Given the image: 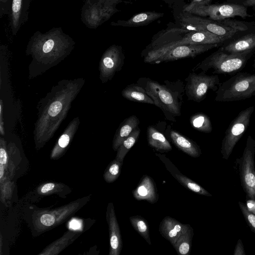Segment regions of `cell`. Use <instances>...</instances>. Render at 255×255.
Returning a JSON list of instances; mask_svg holds the SVG:
<instances>
[{"label":"cell","instance_id":"1","mask_svg":"<svg viewBox=\"0 0 255 255\" xmlns=\"http://www.w3.org/2000/svg\"><path fill=\"white\" fill-rule=\"evenodd\" d=\"M137 84L142 87L153 100L154 105L163 113L167 120L175 122L176 118L181 115L183 96L185 94L184 85L180 80H168L160 84L149 78L138 79Z\"/></svg>","mask_w":255,"mask_h":255},{"label":"cell","instance_id":"2","mask_svg":"<svg viewBox=\"0 0 255 255\" xmlns=\"http://www.w3.org/2000/svg\"><path fill=\"white\" fill-rule=\"evenodd\" d=\"M90 197L86 196L54 209L34 210L28 222L32 235L37 237L64 223L84 207Z\"/></svg>","mask_w":255,"mask_h":255},{"label":"cell","instance_id":"3","mask_svg":"<svg viewBox=\"0 0 255 255\" xmlns=\"http://www.w3.org/2000/svg\"><path fill=\"white\" fill-rule=\"evenodd\" d=\"M255 52L248 51L232 53L220 47L198 64L193 70H201L206 72L213 69L214 74L233 75L243 69Z\"/></svg>","mask_w":255,"mask_h":255},{"label":"cell","instance_id":"4","mask_svg":"<svg viewBox=\"0 0 255 255\" xmlns=\"http://www.w3.org/2000/svg\"><path fill=\"white\" fill-rule=\"evenodd\" d=\"M217 102H233L255 96V74L238 72L221 84L216 91Z\"/></svg>","mask_w":255,"mask_h":255},{"label":"cell","instance_id":"5","mask_svg":"<svg viewBox=\"0 0 255 255\" xmlns=\"http://www.w3.org/2000/svg\"><path fill=\"white\" fill-rule=\"evenodd\" d=\"M74 43L73 39L61 27H53L45 33L35 32L30 39L28 47L34 52L51 55L68 51Z\"/></svg>","mask_w":255,"mask_h":255},{"label":"cell","instance_id":"6","mask_svg":"<svg viewBox=\"0 0 255 255\" xmlns=\"http://www.w3.org/2000/svg\"><path fill=\"white\" fill-rule=\"evenodd\" d=\"M178 21L180 27L189 31H208L220 36L225 41L237 32L234 28L220 22L182 10L178 16Z\"/></svg>","mask_w":255,"mask_h":255},{"label":"cell","instance_id":"7","mask_svg":"<svg viewBox=\"0 0 255 255\" xmlns=\"http://www.w3.org/2000/svg\"><path fill=\"white\" fill-rule=\"evenodd\" d=\"M184 11L219 22L235 16L243 18L251 16L248 13V7L241 4L228 2L197 6Z\"/></svg>","mask_w":255,"mask_h":255},{"label":"cell","instance_id":"8","mask_svg":"<svg viewBox=\"0 0 255 255\" xmlns=\"http://www.w3.org/2000/svg\"><path fill=\"white\" fill-rule=\"evenodd\" d=\"M254 110V106H252L242 110L230 123L222 142L221 152L223 159H228L235 145L247 129Z\"/></svg>","mask_w":255,"mask_h":255},{"label":"cell","instance_id":"9","mask_svg":"<svg viewBox=\"0 0 255 255\" xmlns=\"http://www.w3.org/2000/svg\"><path fill=\"white\" fill-rule=\"evenodd\" d=\"M255 140L249 135L243 155L239 159L240 177L247 199L255 200Z\"/></svg>","mask_w":255,"mask_h":255},{"label":"cell","instance_id":"10","mask_svg":"<svg viewBox=\"0 0 255 255\" xmlns=\"http://www.w3.org/2000/svg\"><path fill=\"white\" fill-rule=\"evenodd\" d=\"M205 72L190 73L185 79V94L188 100L201 102L204 100L209 90L216 91L220 84L217 75H207Z\"/></svg>","mask_w":255,"mask_h":255},{"label":"cell","instance_id":"11","mask_svg":"<svg viewBox=\"0 0 255 255\" xmlns=\"http://www.w3.org/2000/svg\"><path fill=\"white\" fill-rule=\"evenodd\" d=\"M116 6L103 1L93 3L85 1L81 9L82 21L88 28L96 29L120 11Z\"/></svg>","mask_w":255,"mask_h":255},{"label":"cell","instance_id":"12","mask_svg":"<svg viewBox=\"0 0 255 255\" xmlns=\"http://www.w3.org/2000/svg\"><path fill=\"white\" fill-rule=\"evenodd\" d=\"M219 44H187L175 46L162 54L147 60L145 63L159 64L183 58H194L212 49L220 47Z\"/></svg>","mask_w":255,"mask_h":255},{"label":"cell","instance_id":"13","mask_svg":"<svg viewBox=\"0 0 255 255\" xmlns=\"http://www.w3.org/2000/svg\"><path fill=\"white\" fill-rule=\"evenodd\" d=\"M219 47L232 53L255 52V30L237 32Z\"/></svg>","mask_w":255,"mask_h":255},{"label":"cell","instance_id":"14","mask_svg":"<svg viewBox=\"0 0 255 255\" xmlns=\"http://www.w3.org/2000/svg\"><path fill=\"white\" fill-rule=\"evenodd\" d=\"M106 220L109 233V255H120L123 248V241L120 227L113 203H109L107 207Z\"/></svg>","mask_w":255,"mask_h":255},{"label":"cell","instance_id":"15","mask_svg":"<svg viewBox=\"0 0 255 255\" xmlns=\"http://www.w3.org/2000/svg\"><path fill=\"white\" fill-rule=\"evenodd\" d=\"M189 31L182 27H168L162 30L153 36L150 43L143 50L141 54L179 41Z\"/></svg>","mask_w":255,"mask_h":255},{"label":"cell","instance_id":"16","mask_svg":"<svg viewBox=\"0 0 255 255\" xmlns=\"http://www.w3.org/2000/svg\"><path fill=\"white\" fill-rule=\"evenodd\" d=\"M225 40L220 36L208 31L191 30L186 33L181 39L166 45L164 48L168 50L176 46L187 44H219Z\"/></svg>","mask_w":255,"mask_h":255},{"label":"cell","instance_id":"17","mask_svg":"<svg viewBox=\"0 0 255 255\" xmlns=\"http://www.w3.org/2000/svg\"><path fill=\"white\" fill-rule=\"evenodd\" d=\"M31 0H12L8 14L9 26L13 35H16L28 18L29 9Z\"/></svg>","mask_w":255,"mask_h":255},{"label":"cell","instance_id":"18","mask_svg":"<svg viewBox=\"0 0 255 255\" xmlns=\"http://www.w3.org/2000/svg\"><path fill=\"white\" fill-rule=\"evenodd\" d=\"M125 59L122 46L113 45L105 52L102 59L105 75L108 78L121 70Z\"/></svg>","mask_w":255,"mask_h":255},{"label":"cell","instance_id":"19","mask_svg":"<svg viewBox=\"0 0 255 255\" xmlns=\"http://www.w3.org/2000/svg\"><path fill=\"white\" fill-rule=\"evenodd\" d=\"M165 165L166 168L182 186L192 191L206 196L212 195L199 184L182 174L177 167L164 155L156 154Z\"/></svg>","mask_w":255,"mask_h":255},{"label":"cell","instance_id":"20","mask_svg":"<svg viewBox=\"0 0 255 255\" xmlns=\"http://www.w3.org/2000/svg\"><path fill=\"white\" fill-rule=\"evenodd\" d=\"M166 133L172 143L180 150L192 157H198L201 154L199 146L193 140L171 129L169 126Z\"/></svg>","mask_w":255,"mask_h":255},{"label":"cell","instance_id":"21","mask_svg":"<svg viewBox=\"0 0 255 255\" xmlns=\"http://www.w3.org/2000/svg\"><path fill=\"white\" fill-rule=\"evenodd\" d=\"M132 195L137 200H145L151 204L157 202L158 194L155 183L147 175H144L138 185L132 190Z\"/></svg>","mask_w":255,"mask_h":255},{"label":"cell","instance_id":"22","mask_svg":"<svg viewBox=\"0 0 255 255\" xmlns=\"http://www.w3.org/2000/svg\"><path fill=\"white\" fill-rule=\"evenodd\" d=\"M189 226V224H183L174 218L166 216L160 222L159 231L161 235L173 246Z\"/></svg>","mask_w":255,"mask_h":255},{"label":"cell","instance_id":"23","mask_svg":"<svg viewBox=\"0 0 255 255\" xmlns=\"http://www.w3.org/2000/svg\"><path fill=\"white\" fill-rule=\"evenodd\" d=\"M79 230H69L46 247L38 255H57L72 244L82 234Z\"/></svg>","mask_w":255,"mask_h":255},{"label":"cell","instance_id":"24","mask_svg":"<svg viewBox=\"0 0 255 255\" xmlns=\"http://www.w3.org/2000/svg\"><path fill=\"white\" fill-rule=\"evenodd\" d=\"M164 13L147 11L137 13L128 20H119L116 22H112V26H121L124 27H138L147 25L154 21L163 17Z\"/></svg>","mask_w":255,"mask_h":255},{"label":"cell","instance_id":"25","mask_svg":"<svg viewBox=\"0 0 255 255\" xmlns=\"http://www.w3.org/2000/svg\"><path fill=\"white\" fill-rule=\"evenodd\" d=\"M72 191L71 188L63 183L47 182L39 185L34 191V193L39 197L54 194L65 198Z\"/></svg>","mask_w":255,"mask_h":255},{"label":"cell","instance_id":"26","mask_svg":"<svg viewBox=\"0 0 255 255\" xmlns=\"http://www.w3.org/2000/svg\"><path fill=\"white\" fill-rule=\"evenodd\" d=\"M139 120L135 115L131 116L124 120L116 133L113 143V148L117 150L123 141L138 127Z\"/></svg>","mask_w":255,"mask_h":255},{"label":"cell","instance_id":"27","mask_svg":"<svg viewBox=\"0 0 255 255\" xmlns=\"http://www.w3.org/2000/svg\"><path fill=\"white\" fill-rule=\"evenodd\" d=\"M122 95L130 101L154 105V101L145 89L137 83L128 85L122 91Z\"/></svg>","mask_w":255,"mask_h":255},{"label":"cell","instance_id":"28","mask_svg":"<svg viewBox=\"0 0 255 255\" xmlns=\"http://www.w3.org/2000/svg\"><path fill=\"white\" fill-rule=\"evenodd\" d=\"M147 138L148 145L160 152H168L172 146L165 135L153 126L147 129Z\"/></svg>","mask_w":255,"mask_h":255},{"label":"cell","instance_id":"29","mask_svg":"<svg viewBox=\"0 0 255 255\" xmlns=\"http://www.w3.org/2000/svg\"><path fill=\"white\" fill-rule=\"evenodd\" d=\"M193 236V230L189 226L180 235L173 247L180 255H188L190 254Z\"/></svg>","mask_w":255,"mask_h":255},{"label":"cell","instance_id":"30","mask_svg":"<svg viewBox=\"0 0 255 255\" xmlns=\"http://www.w3.org/2000/svg\"><path fill=\"white\" fill-rule=\"evenodd\" d=\"M140 132V129L138 127L123 141L117 149L115 159L123 162L126 154L138 139Z\"/></svg>","mask_w":255,"mask_h":255},{"label":"cell","instance_id":"31","mask_svg":"<svg viewBox=\"0 0 255 255\" xmlns=\"http://www.w3.org/2000/svg\"><path fill=\"white\" fill-rule=\"evenodd\" d=\"M189 122L191 126L199 131L210 133L212 130L210 118L203 113H198L192 115Z\"/></svg>","mask_w":255,"mask_h":255},{"label":"cell","instance_id":"32","mask_svg":"<svg viewBox=\"0 0 255 255\" xmlns=\"http://www.w3.org/2000/svg\"><path fill=\"white\" fill-rule=\"evenodd\" d=\"M129 219L134 230L149 245H151V243L149 237V228L146 220L139 215L130 217Z\"/></svg>","mask_w":255,"mask_h":255},{"label":"cell","instance_id":"33","mask_svg":"<svg viewBox=\"0 0 255 255\" xmlns=\"http://www.w3.org/2000/svg\"><path fill=\"white\" fill-rule=\"evenodd\" d=\"M6 172L5 175L0 178V201L6 206H9V201L11 199L13 190V182L10 179Z\"/></svg>","mask_w":255,"mask_h":255},{"label":"cell","instance_id":"34","mask_svg":"<svg viewBox=\"0 0 255 255\" xmlns=\"http://www.w3.org/2000/svg\"><path fill=\"white\" fill-rule=\"evenodd\" d=\"M123 164V162L115 159L110 163L103 174L104 179L107 183H113L118 178L121 172Z\"/></svg>","mask_w":255,"mask_h":255},{"label":"cell","instance_id":"35","mask_svg":"<svg viewBox=\"0 0 255 255\" xmlns=\"http://www.w3.org/2000/svg\"><path fill=\"white\" fill-rule=\"evenodd\" d=\"M220 23L234 28L237 32L255 30V21L249 22L229 18L221 21Z\"/></svg>","mask_w":255,"mask_h":255},{"label":"cell","instance_id":"36","mask_svg":"<svg viewBox=\"0 0 255 255\" xmlns=\"http://www.w3.org/2000/svg\"><path fill=\"white\" fill-rule=\"evenodd\" d=\"M239 205L247 224L255 234V215L248 209L246 205L244 203L239 201Z\"/></svg>","mask_w":255,"mask_h":255},{"label":"cell","instance_id":"37","mask_svg":"<svg viewBox=\"0 0 255 255\" xmlns=\"http://www.w3.org/2000/svg\"><path fill=\"white\" fill-rule=\"evenodd\" d=\"M12 0H0V17L9 13Z\"/></svg>","mask_w":255,"mask_h":255},{"label":"cell","instance_id":"38","mask_svg":"<svg viewBox=\"0 0 255 255\" xmlns=\"http://www.w3.org/2000/svg\"><path fill=\"white\" fill-rule=\"evenodd\" d=\"M213 0H192L191 2L183 6L182 10L186 11L193 7L210 4Z\"/></svg>","mask_w":255,"mask_h":255},{"label":"cell","instance_id":"39","mask_svg":"<svg viewBox=\"0 0 255 255\" xmlns=\"http://www.w3.org/2000/svg\"><path fill=\"white\" fill-rule=\"evenodd\" d=\"M62 108V105L59 101L53 102L50 106L48 113L51 117H55L61 111Z\"/></svg>","mask_w":255,"mask_h":255},{"label":"cell","instance_id":"40","mask_svg":"<svg viewBox=\"0 0 255 255\" xmlns=\"http://www.w3.org/2000/svg\"><path fill=\"white\" fill-rule=\"evenodd\" d=\"M8 155L5 148L1 146L0 148V164L4 166L6 172L8 167Z\"/></svg>","mask_w":255,"mask_h":255},{"label":"cell","instance_id":"41","mask_svg":"<svg viewBox=\"0 0 255 255\" xmlns=\"http://www.w3.org/2000/svg\"><path fill=\"white\" fill-rule=\"evenodd\" d=\"M234 255H246L244 246L241 239H239L233 253Z\"/></svg>","mask_w":255,"mask_h":255},{"label":"cell","instance_id":"42","mask_svg":"<svg viewBox=\"0 0 255 255\" xmlns=\"http://www.w3.org/2000/svg\"><path fill=\"white\" fill-rule=\"evenodd\" d=\"M246 206L248 209L255 215V200L247 199Z\"/></svg>","mask_w":255,"mask_h":255},{"label":"cell","instance_id":"43","mask_svg":"<svg viewBox=\"0 0 255 255\" xmlns=\"http://www.w3.org/2000/svg\"><path fill=\"white\" fill-rule=\"evenodd\" d=\"M122 0H85V1L89 2V3H93L97 1H103V2H106L108 3H112L114 4L117 5L119 3L121 2Z\"/></svg>","mask_w":255,"mask_h":255},{"label":"cell","instance_id":"44","mask_svg":"<svg viewBox=\"0 0 255 255\" xmlns=\"http://www.w3.org/2000/svg\"><path fill=\"white\" fill-rule=\"evenodd\" d=\"M242 5L247 7H251L255 12V0H246Z\"/></svg>","mask_w":255,"mask_h":255},{"label":"cell","instance_id":"45","mask_svg":"<svg viewBox=\"0 0 255 255\" xmlns=\"http://www.w3.org/2000/svg\"><path fill=\"white\" fill-rule=\"evenodd\" d=\"M246 0H226L227 2L242 5Z\"/></svg>","mask_w":255,"mask_h":255},{"label":"cell","instance_id":"46","mask_svg":"<svg viewBox=\"0 0 255 255\" xmlns=\"http://www.w3.org/2000/svg\"><path fill=\"white\" fill-rule=\"evenodd\" d=\"M164 2L170 6H172L176 1V0H162Z\"/></svg>","mask_w":255,"mask_h":255},{"label":"cell","instance_id":"47","mask_svg":"<svg viewBox=\"0 0 255 255\" xmlns=\"http://www.w3.org/2000/svg\"><path fill=\"white\" fill-rule=\"evenodd\" d=\"M0 255H2V253H1V251H2V235L1 234H0Z\"/></svg>","mask_w":255,"mask_h":255},{"label":"cell","instance_id":"48","mask_svg":"<svg viewBox=\"0 0 255 255\" xmlns=\"http://www.w3.org/2000/svg\"><path fill=\"white\" fill-rule=\"evenodd\" d=\"M253 67L255 68V59L253 61Z\"/></svg>","mask_w":255,"mask_h":255}]
</instances>
